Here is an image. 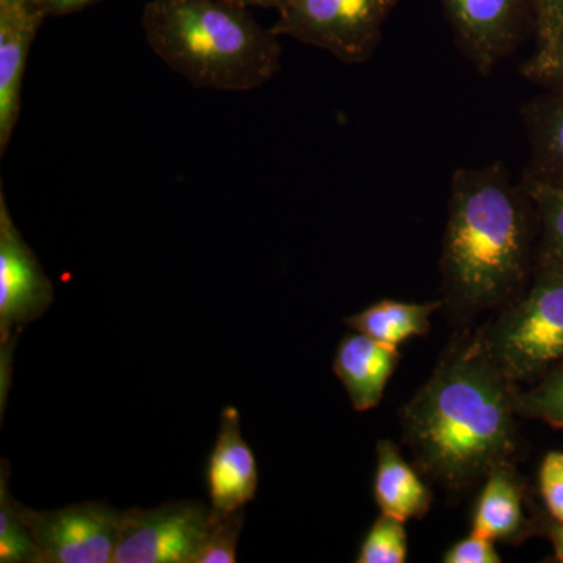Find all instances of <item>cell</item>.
Masks as SVG:
<instances>
[{
  "mask_svg": "<svg viewBox=\"0 0 563 563\" xmlns=\"http://www.w3.org/2000/svg\"><path fill=\"white\" fill-rule=\"evenodd\" d=\"M515 385L488 357L479 333L451 343L401 412L418 468L446 490L463 492L510 462Z\"/></svg>",
  "mask_w": 563,
  "mask_h": 563,
  "instance_id": "1",
  "label": "cell"
},
{
  "mask_svg": "<svg viewBox=\"0 0 563 563\" xmlns=\"http://www.w3.org/2000/svg\"><path fill=\"white\" fill-rule=\"evenodd\" d=\"M537 242L523 179L503 162L455 169L440 257L443 307L465 318L503 309L531 280Z\"/></svg>",
  "mask_w": 563,
  "mask_h": 563,
  "instance_id": "2",
  "label": "cell"
},
{
  "mask_svg": "<svg viewBox=\"0 0 563 563\" xmlns=\"http://www.w3.org/2000/svg\"><path fill=\"white\" fill-rule=\"evenodd\" d=\"M143 31L154 54L198 88L257 90L280 69L279 36L228 0H150Z\"/></svg>",
  "mask_w": 563,
  "mask_h": 563,
  "instance_id": "3",
  "label": "cell"
},
{
  "mask_svg": "<svg viewBox=\"0 0 563 563\" xmlns=\"http://www.w3.org/2000/svg\"><path fill=\"white\" fill-rule=\"evenodd\" d=\"M479 339L488 357L514 384L563 365V269L536 263L531 280Z\"/></svg>",
  "mask_w": 563,
  "mask_h": 563,
  "instance_id": "4",
  "label": "cell"
},
{
  "mask_svg": "<svg viewBox=\"0 0 563 563\" xmlns=\"http://www.w3.org/2000/svg\"><path fill=\"white\" fill-rule=\"evenodd\" d=\"M401 0H284L274 35L329 52L347 65L368 62Z\"/></svg>",
  "mask_w": 563,
  "mask_h": 563,
  "instance_id": "5",
  "label": "cell"
},
{
  "mask_svg": "<svg viewBox=\"0 0 563 563\" xmlns=\"http://www.w3.org/2000/svg\"><path fill=\"white\" fill-rule=\"evenodd\" d=\"M54 285L35 252L25 243L0 191V410H5L11 361L25 325L40 320L54 303Z\"/></svg>",
  "mask_w": 563,
  "mask_h": 563,
  "instance_id": "6",
  "label": "cell"
},
{
  "mask_svg": "<svg viewBox=\"0 0 563 563\" xmlns=\"http://www.w3.org/2000/svg\"><path fill=\"white\" fill-rule=\"evenodd\" d=\"M213 518V507L201 501L122 510L113 563H195Z\"/></svg>",
  "mask_w": 563,
  "mask_h": 563,
  "instance_id": "7",
  "label": "cell"
},
{
  "mask_svg": "<svg viewBox=\"0 0 563 563\" xmlns=\"http://www.w3.org/2000/svg\"><path fill=\"white\" fill-rule=\"evenodd\" d=\"M38 563H113L122 510L106 503L85 501L55 510L21 506Z\"/></svg>",
  "mask_w": 563,
  "mask_h": 563,
  "instance_id": "8",
  "label": "cell"
},
{
  "mask_svg": "<svg viewBox=\"0 0 563 563\" xmlns=\"http://www.w3.org/2000/svg\"><path fill=\"white\" fill-rule=\"evenodd\" d=\"M455 44L479 76L488 77L533 35V0H440Z\"/></svg>",
  "mask_w": 563,
  "mask_h": 563,
  "instance_id": "9",
  "label": "cell"
},
{
  "mask_svg": "<svg viewBox=\"0 0 563 563\" xmlns=\"http://www.w3.org/2000/svg\"><path fill=\"white\" fill-rule=\"evenodd\" d=\"M47 10L38 3L0 2V152L9 147L21 113L29 52Z\"/></svg>",
  "mask_w": 563,
  "mask_h": 563,
  "instance_id": "10",
  "label": "cell"
},
{
  "mask_svg": "<svg viewBox=\"0 0 563 563\" xmlns=\"http://www.w3.org/2000/svg\"><path fill=\"white\" fill-rule=\"evenodd\" d=\"M210 506L218 512L244 509L258 490V466L250 444L242 435L239 410L221 412L220 432L206 468Z\"/></svg>",
  "mask_w": 563,
  "mask_h": 563,
  "instance_id": "11",
  "label": "cell"
},
{
  "mask_svg": "<svg viewBox=\"0 0 563 563\" xmlns=\"http://www.w3.org/2000/svg\"><path fill=\"white\" fill-rule=\"evenodd\" d=\"M398 346L377 342L361 332L344 336L336 347L333 373L342 380L357 412L372 410L398 366Z\"/></svg>",
  "mask_w": 563,
  "mask_h": 563,
  "instance_id": "12",
  "label": "cell"
},
{
  "mask_svg": "<svg viewBox=\"0 0 563 563\" xmlns=\"http://www.w3.org/2000/svg\"><path fill=\"white\" fill-rule=\"evenodd\" d=\"M472 532L493 542H517L528 532L523 488L512 463L495 466L485 477L474 510Z\"/></svg>",
  "mask_w": 563,
  "mask_h": 563,
  "instance_id": "13",
  "label": "cell"
},
{
  "mask_svg": "<svg viewBox=\"0 0 563 563\" xmlns=\"http://www.w3.org/2000/svg\"><path fill=\"white\" fill-rule=\"evenodd\" d=\"M529 140L523 177L563 184V95L543 91L521 107Z\"/></svg>",
  "mask_w": 563,
  "mask_h": 563,
  "instance_id": "14",
  "label": "cell"
},
{
  "mask_svg": "<svg viewBox=\"0 0 563 563\" xmlns=\"http://www.w3.org/2000/svg\"><path fill=\"white\" fill-rule=\"evenodd\" d=\"M374 498L380 514L396 520H420L431 509L432 495L418 473L390 440L377 443Z\"/></svg>",
  "mask_w": 563,
  "mask_h": 563,
  "instance_id": "15",
  "label": "cell"
},
{
  "mask_svg": "<svg viewBox=\"0 0 563 563\" xmlns=\"http://www.w3.org/2000/svg\"><path fill=\"white\" fill-rule=\"evenodd\" d=\"M443 301L401 302L385 301L373 303L354 317L346 318L347 328L361 332L377 342L399 346L413 336L426 335L431 328L433 312L442 309Z\"/></svg>",
  "mask_w": 563,
  "mask_h": 563,
  "instance_id": "16",
  "label": "cell"
},
{
  "mask_svg": "<svg viewBox=\"0 0 563 563\" xmlns=\"http://www.w3.org/2000/svg\"><path fill=\"white\" fill-rule=\"evenodd\" d=\"M521 179L536 207L539 225L537 263L563 269V184Z\"/></svg>",
  "mask_w": 563,
  "mask_h": 563,
  "instance_id": "17",
  "label": "cell"
},
{
  "mask_svg": "<svg viewBox=\"0 0 563 563\" xmlns=\"http://www.w3.org/2000/svg\"><path fill=\"white\" fill-rule=\"evenodd\" d=\"M9 463L0 470V562L38 563V550L9 490Z\"/></svg>",
  "mask_w": 563,
  "mask_h": 563,
  "instance_id": "18",
  "label": "cell"
},
{
  "mask_svg": "<svg viewBox=\"0 0 563 563\" xmlns=\"http://www.w3.org/2000/svg\"><path fill=\"white\" fill-rule=\"evenodd\" d=\"M542 377L531 390L515 388V412L518 417L563 429V368H554Z\"/></svg>",
  "mask_w": 563,
  "mask_h": 563,
  "instance_id": "19",
  "label": "cell"
},
{
  "mask_svg": "<svg viewBox=\"0 0 563 563\" xmlns=\"http://www.w3.org/2000/svg\"><path fill=\"white\" fill-rule=\"evenodd\" d=\"M407 548L409 542L402 521L380 515L363 540L357 562L402 563L407 561Z\"/></svg>",
  "mask_w": 563,
  "mask_h": 563,
  "instance_id": "20",
  "label": "cell"
},
{
  "mask_svg": "<svg viewBox=\"0 0 563 563\" xmlns=\"http://www.w3.org/2000/svg\"><path fill=\"white\" fill-rule=\"evenodd\" d=\"M214 510V509H213ZM244 526V509L214 510L213 525L195 563H235L236 547Z\"/></svg>",
  "mask_w": 563,
  "mask_h": 563,
  "instance_id": "21",
  "label": "cell"
},
{
  "mask_svg": "<svg viewBox=\"0 0 563 563\" xmlns=\"http://www.w3.org/2000/svg\"><path fill=\"white\" fill-rule=\"evenodd\" d=\"M520 74L543 91L563 95V27L553 47L543 57H529Z\"/></svg>",
  "mask_w": 563,
  "mask_h": 563,
  "instance_id": "22",
  "label": "cell"
},
{
  "mask_svg": "<svg viewBox=\"0 0 563 563\" xmlns=\"http://www.w3.org/2000/svg\"><path fill=\"white\" fill-rule=\"evenodd\" d=\"M540 493L548 512L563 525V453L551 451L544 455L539 473Z\"/></svg>",
  "mask_w": 563,
  "mask_h": 563,
  "instance_id": "23",
  "label": "cell"
},
{
  "mask_svg": "<svg viewBox=\"0 0 563 563\" xmlns=\"http://www.w3.org/2000/svg\"><path fill=\"white\" fill-rule=\"evenodd\" d=\"M536 20H533V38L536 51L531 57H543L553 47L559 32L563 27V0H533Z\"/></svg>",
  "mask_w": 563,
  "mask_h": 563,
  "instance_id": "24",
  "label": "cell"
},
{
  "mask_svg": "<svg viewBox=\"0 0 563 563\" xmlns=\"http://www.w3.org/2000/svg\"><path fill=\"white\" fill-rule=\"evenodd\" d=\"M493 540L485 537L472 536L461 540L444 554L443 562L446 563H499L498 551L495 550Z\"/></svg>",
  "mask_w": 563,
  "mask_h": 563,
  "instance_id": "25",
  "label": "cell"
},
{
  "mask_svg": "<svg viewBox=\"0 0 563 563\" xmlns=\"http://www.w3.org/2000/svg\"><path fill=\"white\" fill-rule=\"evenodd\" d=\"M95 2L96 0H46L44 7H46L47 13L62 16V14H69L85 9V7L91 5Z\"/></svg>",
  "mask_w": 563,
  "mask_h": 563,
  "instance_id": "26",
  "label": "cell"
},
{
  "mask_svg": "<svg viewBox=\"0 0 563 563\" xmlns=\"http://www.w3.org/2000/svg\"><path fill=\"white\" fill-rule=\"evenodd\" d=\"M548 536H550L551 543H553L555 558L563 562V525L554 521L548 528Z\"/></svg>",
  "mask_w": 563,
  "mask_h": 563,
  "instance_id": "27",
  "label": "cell"
},
{
  "mask_svg": "<svg viewBox=\"0 0 563 563\" xmlns=\"http://www.w3.org/2000/svg\"><path fill=\"white\" fill-rule=\"evenodd\" d=\"M242 7H262V9H279L284 0H228Z\"/></svg>",
  "mask_w": 563,
  "mask_h": 563,
  "instance_id": "28",
  "label": "cell"
},
{
  "mask_svg": "<svg viewBox=\"0 0 563 563\" xmlns=\"http://www.w3.org/2000/svg\"><path fill=\"white\" fill-rule=\"evenodd\" d=\"M0 2L38 3V5H44L46 0H0Z\"/></svg>",
  "mask_w": 563,
  "mask_h": 563,
  "instance_id": "29",
  "label": "cell"
}]
</instances>
